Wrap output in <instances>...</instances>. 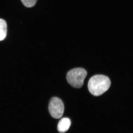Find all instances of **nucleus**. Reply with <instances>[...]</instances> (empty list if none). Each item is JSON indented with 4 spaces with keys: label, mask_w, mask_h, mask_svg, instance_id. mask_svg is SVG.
<instances>
[{
    "label": "nucleus",
    "mask_w": 133,
    "mask_h": 133,
    "mask_svg": "<svg viewBox=\"0 0 133 133\" xmlns=\"http://www.w3.org/2000/svg\"><path fill=\"white\" fill-rule=\"evenodd\" d=\"M7 26L6 21L0 19V41H3L6 36Z\"/></svg>",
    "instance_id": "obj_5"
},
{
    "label": "nucleus",
    "mask_w": 133,
    "mask_h": 133,
    "mask_svg": "<svg viewBox=\"0 0 133 133\" xmlns=\"http://www.w3.org/2000/svg\"><path fill=\"white\" fill-rule=\"evenodd\" d=\"M71 125V121L69 118H64L59 121L57 126L58 131L63 133L68 131Z\"/></svg>",
    "instance_id": "obj_4"
},
{
    "label": "nucleus",
    "mask_w": 133,
    "mask_h": 133,
    "mask_svg": "<svg viewBox=\"0 0 133 133\" xmlns=\"http://www.w3.org/2000/svg\"><path fill=\"white\" fill-rule=\"evenodd\" d=\"M23 4L27 8H31L35 6L37 0H21Z\"/></svg>",
    "instance_id": "obj_6"
},
{
    "label": "nucleus",
    "mask_w": 133,
    "mask_h": 133,
    "mask_svg": "<svg viewBox=\"0 0 133 133\" xmlns=\"http://www.w3.org/2000/svg\"><path fill=\"white\" fill-rule=\"evenodd\" d=\"M87 74V72L84 69L75 68L68 72L66 75V79L72 86L74 88H80L83 86Z\"/></svg>",
    "instance_id": "obj_2"
},
{
    "label": "nucleus",
    "mask_w": 133,
    "mask_h": 133,
    "mask_svg": "<svg viewBox=\"0 0 133 133\" xmlns=\"http://www.w3.org/2000/svg\"><path fill=\"white\" fill-rule=\"evenodd\" d=\"M111 84L110 79L107 76L102 75H95L89 80L88 90L94 96H100L109 89Z\"/></svg>",
    "instance_id": "obj_1"
},
{
    "label": "nucleus",
    "mask_w": 133,
    "mask_h": 133,
    "mask_svg": "<svg viewBox=\"0 0 133 133\" xmlns=\"http://www.w3.org/2000/svg\"><path fill=\"white\" fill-rule=\"evenodd\" d=\"M49 110L50 114L53 118L55 119L60 118L63 116L64 112V105L60 99L54 97L50 101Z\"/></svg>",
    "instance_id": "obj_3"
}]
</instances>
